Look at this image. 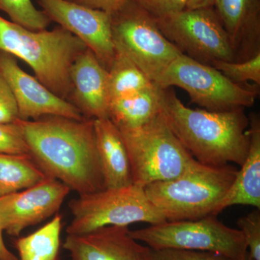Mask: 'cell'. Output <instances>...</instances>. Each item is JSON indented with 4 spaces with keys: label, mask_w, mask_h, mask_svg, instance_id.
Here are the masks:
<instances>
[{
    "label": "cell",
    "mask_w": 260,
    "mask_h": 260,
    "mask_svg": "<svg viewBox=\"0 0 260 260\" xmlns=\"http://www.w3.org/2000/svg\"><path fill=\"white\" fill-rule=\"evenodd\" d=\"M17 123L28 155L46 177L60 181L78 195L106 189L94 119L47 116Z\"/></svg>",
    "instance_id": "cell-1"
},
{
    "label": "cell",
    "mask_w": 260,
    "mask_h": 260,
    "mask_svg": "<svg viewBox=\"0 0 260 260\" xmlns=\"http://www.w3.org/2000/svg\"><path fill=\"white\" fill-rule=\"evenodd\" d=\"M244 108L221 112L186 107L170 88L162 89L161 112L195 160L207 165L242 166L249 148Z\"/></svg>",
    "instance_id": "cell-2"
},
{
    "label": "cell",
    "mask_w": 260,
    "mask_h": 260,
    "mask_svg": "<svg viewBox=\"0 0 260 260\" xmlns=\"http://www.w3.org/2000/svg\"><path fill=\"white\" fill-rule=\"evenodd\" d=\"M88 49L60 26L51 30H30L0 16V50L26 62L40 83L68 102L72 65Z\"/></svg>",
    "instance_id": "cell-3"
},
{
    "label": "cell",
    "mask_w": 260,
    "mask_h": 260,
    "mask_svg": "<svg viewBox=\"0 0 260 260\" xmlns=\"http://www.w3.org/2000/svg\"><path fill=\"white\" fill-rule=\"evenodd\" d=\"M238 172L231 164L207 165L194 160L179 177L145 186L149 201L168 221L213 215Z\"/></svg>",
    "instance_id": "cell-4"
},
{
    "label": "cell",
    "mask_w": 260,
    "mask_h": 260,
    "mask_svg": "<svg viewBox=\"0 0 260 260\" xmlns=\"http://www.w3.org/2000/svg\"><path fill=\"white\" fill-rule=\"evenodd\" d=\"M119 129L135 185L144 188L175 179L194 159L174 134L162 112L140 127Z\"/></svg>",
    "instance_id": "cell-5"
},
{
    "label": "cell",
    "mask_w": 260,
    "mask_h": 260,
    "mask_svg": "<svg viewBox=\"0 0 260 260\" xmlns=\"http://www.w3.org/2000/svg\"><path fill=\"white\" fill-rule=\"evenodd\" d=\"M73 220L67 228L70 235L87 234L106 226L150 225L167 221L148 199L144 188L132 184L79 195L68 204Z\"/></svg>",
    "instance_id": "cell-6"
},
{
    "label": "cell",
    "mask_w": 260,
    "mask_h": 260,
    "mask_svg": "<svg viewBox=\"0 0 260 260\" xmlns=\"http://www.w3.org/2000/svg\"><path fill=\"white\" fill-rule=\"evenodd\" d=\"M115 50L131 59L154 83L182 54L159 29L155 18L129 0L111 15Z\"/></svg>",
    "instance_id": "cell-7"
},
{
    "label": "cell",
    "mask_w": 260,
    "mask_h": 260,
    "mask_svg": "<svg viewBox=\"0 0 260 260\" xmlns=\"http://www.w3.org/2000/svg\"><path fill=\"white\" fill-rule=\"evenodd\" d=\"M129 234L152 249L209 251L230 260H243L248 253L242 232L227 226L215 215L198 220H167L145 229L129 231Z\"/></svg>",
    "instance_id": "cell-8"
},
{
    "label": "cell",
    "mask_w": 260,
    "mask_h": 260,
    "mask_svg": "<svg viewBox=\"0 0 260 260\" xmlns=\"http://www.w3.org/2000/svg\"><path fill=\"white\" fill-rule=\"evenodd\" d=\"M155 84L162 89L173 86L183 89L191 102L213 112L251 107L259 87L234 83L211 65L183 54L171 63Z\"/></svg>",
    "instance_id": "cell-9"
},
{
    "label": "cell",
    "mask_w": 260,
    "mask_h": 260,
    "mask_svg": "<svg viewBox=\"0 0 260 260\" xmlns=\"http://www.w3.org/2000/svg\"><path fill=\"white\" fill-rule=\"evenodd\" d=\"M155 19L162 34L184 55L208 65L234 61L229 37L213 7Z\"/></svg>",
    "instance_id": "cell-10"
},
{
    "label": "cell",
    "mask_w": 260,
    "mask_h": 260,
    "mask_svg": "<svg viewBox=\"0 0 260 260\" xmlns=\"http://www.w3.org/2000/svg\"><path fill=\"white\" fill-rule=\"evenodd\" d=\"M51 22L71 32L109 70L115 56L111 15L71 0H37Z\"/></svg>",
    "instance_id": "cell-11"
},
{
    "label": "cell",
    "mask_w": 260,
    "mask_h": 260,
    "mask_svg": "<svg viewBox=\"0 0 260 260\" xmlns=\"http://www.w3.org/2000/svg\"><path fill=\"white\" fill-rule=\"evenodd\" d=\"M70 191L63 183L47 177L27 189L0 196V227L11 237H19L27 228L57 213Z\"/></svg>",
    "instance_id": "cell-12"
},
{
    "label": "cell",
    "mask_w": 260,
    "mask_h": 260,
    "mask_svg": "<svg viewBox=\"0 0 260 260\" xmlns=\"http://www.w3.org/2000/svg\"><path fill=\"white\" fill-rule=\"evenodd\" d=\"M0 74L8 83L18 108L20 120H36L57 116L85 119L71 103L53 93L42 83L20 68L16 58L0 50Z\"/></svg>",
    "instance_id": "cell-13"
},
{
    "label": "cell",
    "mask_w": 260,
    "mask_h": 260,
    "mask_svg": "<svg viewBox=\"0 0 260 260\" xmlns=\"http://www.w3.org/2000/svg\"><path fill=\"white\" fill-rule=\"evenodd\" d=\"M128 226H106L78 235L68 234L63 248L70 260H149L150 248L130 237Z\"/></svg>",
    "instance_id": "cell-14"
},
{
    "label": "cell",
    "mask_w": 260,
    "mask_h": 260,
    "mask_svg": "<svg viewBox=\"0 0 260 260\" xmlns=\"http://www.w3.org/2000/svg\"><path fill=\"white\" fill-rule=\"evenodd\" d=\"M69 102L84 118L89 119L109 118L110 96L109 73L88 49L74 61L70 70Z\"/></svg>",
    "instance_id": "cell-15"
},
{
    "label": "cell",
    "mask_w": 260,
    "mask_h": 260,
    "mask_svg": "<svg viewBox=\"0 0 260 260\" xmlns=\"http://www.w3.org/2000/svg\"><path fill=\"white\" fill-rule=\"evenodd\" d=\"M213 8L229 37L234 61L260 53V0H215Z\"/></svg>",
    "instance_id": "cell-16"
},
{
    "label": "cell",
    "mask_w": 260,
    "mask_h": 260,
    "mask_svg": "<svg viewBox=\"0 0 260 260\" xmlns=\"http://www.w3.org/2000/svg\"><path fill=\"white\" fill-rule=\"evenodd\" d=\"M95 143L107 189L133 184L129 156L120 131L109 118L94 119Z\"/></svg>",
    "instance_id": "cell-17"
},
{
    "label": "cell",
    "mask_w": 260,
    "mask_h": 260,
    "mask_svg": "<svg viewBox=\"0 0 260 260\" xmlns=\"http://www.w3.org/2000/svg\"><path fill=\"white\" fill-rule=\"evenodd\" d=\"M249 148L245 161L238 170L234 183L214 212L217 216L233 205L260 208V120L255 113L249 117Z\"/></svg>",
    "instance_id": "cell-18"
},
{
    "label": "cell",
    "mask_w": 260,
    "mask_h": 260,
    "mask_svg": "<svg viewBox=\"0 0 260 260\" xmlns=\"http://www.w3.org/2000/svg\"><path fill=\"white\" fill-rule=\"evenodd\" d=\"M162 89L156 84L110 103L109 118L119 129H136L161 112Z\"/></svg>",
    "instance_id": "cell-19"
},
{
    "label": "cell",
    "mask_w": 260,
    "mask_h": 260,
    "mask_svg": "<svg viewBox=\"0 0 260 260\" xmlns=\"http://www.w3.org/2000/svg\"><path fill=\"white\" fill-rule=\"evenodd\" d=\"M61 216L56 214L47 224L15 240L18 260H58L61 248Z\"/></svg>",
    "instance_id": "cell-20"
},
{
    "label": "cell",
    "mask_w": 260,
    "mask_h": 260,
    "mask_svg": "<svg viewBox=\"0 0 260 260\" xmlns=\"http://www.w3.org/2000/svg\"><path fill=\"white\" fill-rule=\"evenodd\" d=\"M45 178L30 155L0 153V196L27 189Z\"/></svg>",
    "instance_id": "cell-21"
},
{
    "label": "cell",
    "mask_w": 260,
    "mask_h": 260,
    "mask_svg": "<svg viewBox=\"0 0 260 260\" xmlns=\"http://www.w3.org/2000/svg\"><path fill=\"white\" fill-rule=\"evenodd\" d=\"M115 51L114 60L108 70L110 103L155 84L127 56L120 51Z\"/></svg>",
    "instance_id": "cell-22"
},
{
    "label": "cell",
    "mask_w": 260,
    "mask_h": 260,
    "mask_svg": "<svg viewBox=\"0 0 260 260\" xmlns=\"http://www.w3.org/2000/svg\"><path fill=\"white\" fill-rule=\"evenodd\" d=\"M0 11L6 13L10 21L30 30H45L51 23L31 0H0Z\"/></svg>",
    "instance_id": "cell-23"
},
{
    "label": "cell",
    "mask_w": 260,
    "mask_h": 260,
    "mask_svg": "<svg viewBox=\"0 0 260 260\" xmlns=\"http://www.w3.org/2000/svg\"><path fill=\"white\" fill-rule=\"evenodd\" d=\"M234 83L252 81L260 85V53L244 61H217L211 65Z\"/></svg>",
    "instance_id": "cell-24"
},
{
    "label": "cell",
    "mask_w": 260,
    "mask_h": 260,
    "mask_svg": "<svg viewBox=\"0 0 260 260\" xmlns=\"http://www.w3.org/2000/svg\"><path fill=\"white\" fill-rule=\"evenodd\" d=\"M239 230L244 235L249 255L254 260H260V212L259 209L244 215L238 220Z\"/></svg>",
    "instance_id": "cell-25"
},
{
    "label": "cell",
    "mask_w": 260,
    "mask_h": 260,
    "mask_svg": "<svg viewBox=\"0 0 260 260\" xmlns=\"http://www.w3.org/2000/svg\"><path fill=\"white\" fill-rule=\"evenodd\" d=\"M0 153L28 155V146L17 121L0 124Z\"/></svg>",
    "instance_id": "cell-26"
},
{
    "label": "cell",
    "mask_w": 260,
    "mask_h": 260,
    "mask_svg": "<svg viewBox=\"0 0 260 260\" xmlns=\"http://www.w3.org/2000/svg\"><path fill=\"white\" fill-rule=\"evenodd\" d=\"M149 260H230L209 251L176 249H150Z\"/></svg>",
    "instance_id": "cell-27"
},
{
    "label": "cell",
    "mask_w": 260,
    "mask_h": 260,
    "mask_svg": "<svg viewBox=\"0 0 260 260\" xmlns=\"http://www.w3.org/2000/svg\"><path fill=\"white\" fill-rule=\"evenodd\" d=\"M153 18H160L187 8L190 0H133Z\"/></svg>",
    "instance_id": "cell-28"
},
{
    "label": "cell",
    "mask_w": 260,
    "mask_h": 260,
    "mask_svg": "<svg viewBox=\"0 0 260 260\" xmlns=\"http://www.w3.org/2000/svg\"><path fill=\"white\" fill-rule=\"evenodd\" d=\"M19 119L14 95L4 77L0 74V124H12Z\"/></svg>",
    "instance_id": "cell-29"
},
{
    "label": "cell",
    "mask_w": 260,
    "mask_h": 260,
    "mask_svg": "<svg viewBox=\"0 0 260 260\" xmlns=\"http://www.w3.org/2000/svg\"><path fill=\"white\" fill-rule=\"evenodd\" d=\"M78 4L93 9L100 10L112 15L129 0H73Z\"/></svg>",
    "instance_id": "cell-30"
},
{
    "label": "cell",
    "mask_w": 260,
    "mask_h": 260,
    "mask_svg": "<svg viewBox=\"0 0 260 260\" xmlns=\"http://www.w3.org/2000/svg\"><path fill=\"white\" fill-rule=\"evenodd\" d=\"M3 232V229L0 227V260H18V256L11 252L5 245Z\"/></svg>",
    "instance_id": "cell-31"
},
{
    "label": "cell",
    "mask_w": 260,
    "mask_h": 260,
    "mask_svg": "<svg viewBox=\"0 0 260 260\" xmlns=\"http://www.w3.org/2000/svg\"><path fill=\"white\" fill-rule=\"evenodd\" d=\"M215 0H190L186 9H197V8L213 7Z\"/></svg>",
    "instance_id": "cell-32"
},
{
    "label": "cell",
    "mask_w": 260,
    "mask_h": 260,
    "mask_svg": "<svg viewBox=\"0 0 260 260\" xmlns=\"http://www.w3.org/2000/svg\"><path fill=\"white\" fill-rule=\"evenodd\" d=\"M243 260H254V259H253L252 258H251L250 256L249 255V253H247V254H246L245 258H244V259Z\"/></svg>",
    "instance_id": "cell-33"
},
{
    "label": "cell",
    "mask_w": 260,
    "mask_h": 260,
    "mask_svg": "<svg viewBox=\"0 0 260 260\" xmlns=\"http://www.w3.org/2000/svg\"><path fill=\"white\" fill-rule=\"evenodd\" d=\"M71 1H73V0H71Z\"/></svg>",
    "instance_id": "cell-34"
}]
</instances>
